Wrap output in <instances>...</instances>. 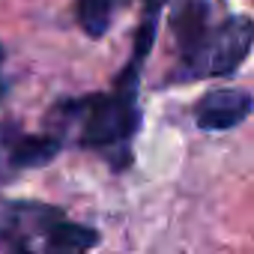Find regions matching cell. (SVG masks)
<instances>
[{
    "label": "cell",
    "mask_w": 254,
    "mask_h": 254,
    "mask_svg": "<svg viewBox=\"0 0 254 254\" xmlns=\"http://www.w3.org/2000/svg\"><path fill=\"white\" fill-rule=\"evenodd\" d=\"M0 63H3V48H0ZM3 90L6 87H3V78H0V96H3Z\"/></svg>",
    "instance_id": "8"
},
{
    "label": "cell",
    "mask_w": 254,
    "mask_h": 254,
    "mask_svg": "<svg viewBox=\"0 0 254 254\" xmlns=\"http://www.w3.org/2000/svg\"><path fill=\"white\" fill-rule=\"evenodd\" d=\"M99 233L60 206L0 197V254H90Z\"/></svg>",
    "instance_id": "3"
},
{
    "label": "cell",
    "mask_w": 254,
    "mask_h": 254,
    "mask_svg": "<svg viewBox=\"0 0 254 254\" xmlns=\"http://www.w3.org/2000/svg\"><path fill=\"white\" fill-rule=\"evenodd\" d=\"M180 42V78H215L230 75L254 45V21L230 15L218 24L209 21V9L189 3L174 18Z\"/></svg>",
    "instance_id": "2"
},
{
    "label": "cell",
    "mask_w": 254,
    "mask_h": 254,
    "mask_svg": "<svg viewBox=\"0 0 254 254\" xmlns=\"http://www.w3.org/2000/svg\"><path fill=\"white\" fill-rule=\"evenodd\" d=\"M63 150V141L48 135L24 132L15 123H0V183H9L30 168L48 165Z\"/></svg>",
    "instance_id": "4"
},
{
    "label": "cell",
    "mask_w": 254,
    "mask_h": 254,
    "mask_svg": "<svg viewBox=\"0 0 254 254\" xmlns=\"http://www.w3.org/2000/svg\"><path fill=\"white\" fill-rule=\"evenodd\" d=\"M162 3H165V0H147V9H150V12H156Z\"/></svg>",
    "instance_id": "7"
},
{
    "label": "cell",
    "mask_w": 254,
    "mask_h": 254,
    "mask_svg": "<svg viewBox=\"0 0 254 254\" xmlns=\"http://www.w3.org/2000/svg\"><path fill=\"white\" fill-rule=\"evenodd\" d=\"M117 3H120V0H78V3H75V15H78L81 30L99 39L111 27Z\"/></svg>",
    "instance_id": "6"
},
{
    "label": "cell",
    "mask_w": 254,
    "mask_h": 254,
    "mask_svg": "<svg viewBox=\"0 0 254 254\" xmlns=\"http://www.w3.org/2000/svg\"><path fill=\"white\" fill-rule=\"evenodd\" d=\"M153 33H156V12H150V18L138 30L135 54L126 66V72L117 78L111 93H93V96L66 99L54 105V111L48 114V126L54 138L75 141L84 150H96L114 168L129 165V144L141 126L138 75L153 45Z\"/></svg>",
    "instance_id": "1"
},
{
    "label": "cell",
    "mask_w": 254,
    "mask_h": 254,
    "mask_svg": "<svg viewBox=\"0 0 254 254\" xmlns=\"http://www.w3.org/2000/svg\"><path fill=\"white\" fill-rule=\"evenodd\" d=\"M254 108L251 93L245 90H209L194 105V120L206 132H224L239 126Z\"/></svg>",
    "instance_id": "5"
}]
</instances>
